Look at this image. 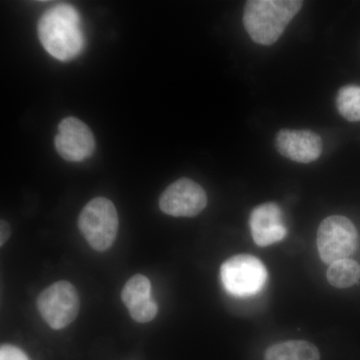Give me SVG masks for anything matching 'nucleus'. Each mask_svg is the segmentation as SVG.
<instances>
[{"label":"nucleus","mask_w":360,"mask_h":360,"mask_svg":"<svg viewBox=\"0 0 360 360\" xmlns=\"http://www.w3.org/2000/svg\"><path fill=\"white\" fill-rule=\"evenodd\" d=\"M37 34L45 51L60 61L77 58L84 47L79 14L70 4H56L45 11Z\"/></svg>","instance_id":"1"},{"label":"nucleus","mask_w":360,"mask_h":360,"mask_svg":"<svg viewBox=\"0 0 360 360\" xmlns=\"http://www.w3.org/2000/svg\"><path fill=\"white\" fill-rule=\"evenodd\" d=\"M300 0H250L243 13V25L257 44H276L302 8Z\"/></svg>","instance_id":"2"},{"label":"nucleus","mask_w":360,"mask_h":360,"mask_svg":"<svg viewBox=\"0 0 360 360\" xmlns=\"http://www.w3.org/2000/svg\"><path fill=\"white\" fill-rule=\"evenodd\" d=\"M78 227L94 250H110L118 231V215L112 201L105 198L90 200L80 212Z\"/></svg>","instance_id":"3"},{"label":"nucleus","mask_w":360,"mask_h":360,"mask_svg":"<svg viewBox=\"0 0 360 360\" xmlns=\"http://www.w3.org/2000/svg\"><path fill=\"white\" fill-rule=\"evenodd\" d=\"M225 290L236 297H250L264 290L269 272L262 260L250 255H234L220 267Z\"/></svg>","instance_id":"4"},{"label":"nucleus","mask_w":360,"mask_h":360,"mask_svg":"<svg viewBox=\"0 0 360 360\" xmlns=\"http://www.w3.org/2000/svg\"><path fill=\"white\" fill-rule=\"evenodd\" d=\"M316 243L322 262L330 265L354 255L359 245V233L352 220L331 215L319 225Z\"/></svg>","instance_id":"5"},{"label":"nucleus","mask_w":360,"mask_h":360,"mask_svg":"<svg viewBox=\"0 0 360 360\" xmlns=\"http://www.w3.org/2000/svg\"><path fill=\"white\" fill-rule=\"evenodd\" d=\"M37 307L44 321L52 329L59 330L77 319L80 309L79 295L72 283L58 281L40 293Z\"/></svg>","instance_id":"6"},{"label":"nucleus","mask_w":360,"mask_h":360,"mask_svg":"<svg viewBox=\"0 0 360 360\" xmlns=\"http://www.w3.org/2000/svg\"><path fill=\"white\" fill-rule=\"evenodd\" d=\"M207 205V195L200 184L180 179L170 184L160 198L161 212L174 217H194Z\"/></svg>","instance_id":"7"},{"label":"nucleus","mask_w":360,"mask_h":360,"mask_svg":"<svg viewBox=\"0 0 360 360\" xmlns=\"http://www.w3.org/2000/svg\"><path fill=\"white\" fill-rule=\"evenodd\" d=\"M54 144L58 155L71 162L86 160L96 148V141L89 127L71 116L59 123Z\"/></svg>","instance_id":"8"},{"label":"nucleus","mask_w":360,"mask_h":360,"mask_svg":"<svg viewBox=\"0 0 360 360\" xmlns=\"http://www.w3.org/2000/svg\"><path fill=\"white\" fill-rule=\"evenodd\" d=\"M276 146L284 158L300 163L314 162L323 150L321 137L311 130H279Z\"/></svg>","instance_id":"9"},{"label":"nucleus","mask_w":360,"mask_h":360,"mask_svg":"<svg viewBox=\"0 0 360 360\" xmlns=\"http://www.w3.org/2000/svg\"><path fill=\"white\" fill-rule=\"evenodd\" d=\"M250 224L253 241L262 248L279 243L288 233L281 208L274 202L264 203L253 208Z\"/></svg>","instance_id":"10"},{"label":"nucleus","mask_w":360,"mask_h":360,"mask_svg":"<svg viewBox=\"0 0 360 360\" xmlns=\"http://www.w3.org/2000/svg\"><path fill=\"white\" fill-rule=\"evenodd\" d=\"M264 360H321V354L309 341L288 340L267 348Z\"/></svg>","instance_id":"11"},{"label":"nucleus","mask_w":360,"mask_h":360,"mask_svg":"<svg viewBox=\"0 0 360 360\" xmlns=\"http://www.w3.org/2000/svg\"><path fill=\"white\" fill-rule=\"evenodd\" d=\"M326 278L333 288H348L359 283L360 265L354 259L338 260L329 265Z\"/></svg>","instance_id":"12"},{"label":"nucleus","mask_w":360,"mask_h":360,"mask_svg":"<svg viewBox=\"0 0 360 360\" xmlns=\"http://www.w3.org/2000/svg\"><path fill=\"white\" fill-rule=\"evenodd\" d=\"M336 108L348 122H360V86L349 84L341 87L336 96Z\"/></svg>","instance_id":"13"},{"label":"nucleus","mask_w":360,"mask_h":360,"mask_svg":"<svg viewBox=\"0 0 360 360\" xmlns=\"http://www.w3.org/2000/svg\"><path fill=\"white\" fill-rule=\"evenodd\" d=\"M122 302L127 309L151 298V283L148 277L135 274L130 277L122 292Z\"/></svg>","instance_id":"14"},{"label":"nucleus","mask_w":360,"mask_h":360,"mask_svg":"<svg viewBox=\"0 0 360 360\" xmlns=\"http://www.w3.org/2000/svg\"><path fill=\"white\" fill-rule=\"evenodd\" d=\"M130 316L139 323H148L153 321L158 312V307L153 297L136 303L129 309Z\"/></svg>","instance_id":"15"},{"label":"nucleus","mask_w":360,"mask_h":360,"mask_svg":"<svg viewBox=\"0 0 360 360\" xmlns=\"http://www.w3.org/2000/svg\"><path fill=\"white\" fill-rule=\"evenodd\" d=\"M0 360H30L22 349L11 345L0 347Z\"/></svg>","instance_id":"16"},{"label":"nucleus","mask_w":360,"mask_h":360,"mask_svg":"<svg viewBox=\"0 0 360 360\" xmlns=\"http://www.w3.org/2000/svg\"><path fill=\"white\" fill-rule=\"evenodd\" d=\"M11 225L6 220H1V226H0V245H6V241L11 238Z\"/></svg>","instance_id":"17"}]
</instances>
